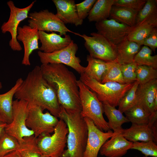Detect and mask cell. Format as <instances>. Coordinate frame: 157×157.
I'll return each mask as SVG.
<instances>
[{"mask_svg": "<svg viewBox=\"0 0 157 157\" xmlns=\"http://www.w3.org/2000/svg\"><path fill=\"white\" fill-rule=\"evenodd\" d=\"M5 122L7 123L5 118L0 112V122Z\"/></svg>", "mask_w": 157, "mask_h": 157, "instance_id": "43", "label": "cell"}, {"mask_svg": "<svg viewBox=\"0 0 157 157\" xmlns=\"http://www.w3.org/2000/svg\"><path fill=\"white\" fill-rule=\"evenodd\" d=\"M23 80L21 78H18L10 90L4 94H0V112L7 124L12 120L13 97Z\"/></svg>", "mask_w": 157, "mask_h": 157, "instance_id": "23", "label": "cell"}, {"mask_svg": "<svg viewBox=\"0 0 157 157\" xmlns=\"http://www.w3.org/2000/svg\"><path fill=\"white\" fill-rule=\"evenodd\" d=\"M90 35L91 36L85 34L78 35L84 40V46L89 55L106 62L115 60L117 58L115 47L97 32H93Z\"/></svg>", "mask_w": 157, "mask_h": 157, "instance_id": "10", "label": "cell"}, {"mask_svg": "<svg viewBox=\"0 0 157 157\" xmlns=\"http://www.w3.org/2000/svg\"><path fill=\"white\" fill-rule=\"evenodd\" d=\"M138 65L135 62L120 65V68L125 83H130L136 80Z\"/></svg>", "mask_w": 157, "mask_h": 157, "instance_id": "37", "label": "cell"}, {"mask_svg": "<svg viewBox=\"0 0 157 157\" xmlns=\"http://www.w3.org/2000/svg\"><path fill=\"white\" fill-rule=\"evenodd\" d=\"M28 105V103L23 100L13 101L12 120L4 129L6 133L15 138L19 144L24 138L34 135L26 125Z\"/></svg>", "mask_w": 157, "mask_h": 157, "instance_id": "9", "label": "cell"}, {"mask_svg": "<svg viewBox=\"0 0 157 157\" xmlns=\"http://www.w3.org/2000/svg\"><path fill=\"white\" fill-rule=\"evenodd\" d=\"M97 33L104 37L114 47L125 40L134 27L112 19L96 22Z\"/></svg>", "mask_w": 157, "mask_h": 157, "instance_id": "13", "label": "cell"}, {"mask_svg": "<svg viewBox=\"0 0 157 157\" xmlns=\"http://www.w3.org/2000/svg\"><path fill=\"white\" fill-rule=\"evenodd\" d=\"M19 145L18 140L15 138L4 131L0 138V157L17 151Z\"/></svg>", "mask_w": 157, "mask_h": 157, "instance_id": "34", "label": "cell"}, {"mask_svg": "<svg viewBox=\"0 0 157 157\" xmlns=\"http://www.w3.org/2000/svg\"><path fill=\"white\" fill-rule=\"evenodd\" d=\"M157 121L146 125L132 124L129 128L123 129L122 133L128 141L133 142L149 141L157 142Z\"/></svg>", "mask_w": 157, "mask_h": 157, "instance_id": "15", "label": "cell"}, {"mask_svg": "<svg viewBox=\"0 0 157 157\" xmlns=\"http://www.w3.org/2000/svg\"><path fill=\"white\" fill-rule=\"evenodd\" d=\"M14 97L16 99L47 109L52 115L59 117L61 107L56 93L44 78L38 66L28 73Z\"/></svg>", "mask_w": 157, "mask_h": 157, "instance_id": "2", "label": "cell"}, {"mask_svg": "<svg viewBox=\"0 0 157 157\" xmlns=\"http://www.w3.org/2000/svg\"><path fill=\"white\" fill-rule=\"evenodd\" d=\"M143 45L148 47L152 51H155L157 47L156 27H154L152 32L145 39Z\"/></svg>", "mask_w": 157, "mask_h": 157, "instance_id": "40", "label": "cell"}, {"mask_svg": "<svg viewBox=\"0 0 157 157\" xmlns=\"http://www.w3.org/2000/svg\"><path fill=\"white\" fill-rule=\"evenodd\" d=\"M38 31L36 28H31L25 25L18 27L17 39L22 42L24 49V55L22 64L26 66L30 65L29 57L33 51L39 49Z\"/></svg>", "mask_w": 157, "mask_h": 157, "instance_id": "16", "label": "cell"}, {"mask_svg": "<svg viewBox=\"0 0 157 157\" xmlns=\"http://www.w3.org/2000/svg\"><path fill=\"white\" fill-rule=\"evenodd\" d=\"M124 113L129 122H131L132 124L137 125L149 124L151 121L153 116L156 114L151 115L139 105L134 106Z\"/></svg>", "mask_w": 157, "mask_h": 157, "instance_id": "28", "label": "cell"}, {"mask_svg": "<svg viewBox=\"0 0 157 157\" xmlns=\"http://www.w3.org/2000/svg\"><path fill=\"white\" fill-rule=\"evenodd\" d=\"M22 157H40L42 156L38 146L37 138L34 135L24 138L17 150Z\"/></svg>", "mask_w": 157, "mask_h": 157, "instance_id": "29", "label": "cell"}, {"mask_svg": "<svg viewBox=\"0 0 157 157\" xmlns=\"http://www.w3.org/2000/svg\"><path fill=\"white\" fill-rule=\"evenodd\" d=\"M59 118L63 120L68 128L67 144L60 157H83L88 135L87 126L81 113H69L60 106Z\"/></svg>", "mask_w": 157, "mask_h": 157, "instance_id": "3", "label": "cell"}, {"mask_svg": "<svg viewBox=\"0 0 157 157\" xmlns=\"http://www.w3.org/2000/svg\"><path fill=\"white\" fill-rule=\"evenodd\" d=\"M103 112L108 119V122L110 130L114 132L122 130V126L124 123L129 122L126 117L121 111L106 102H102Z\"/></svg>", "mask_w": 157, "mask_h": 157, "instance_id": "25", "label": "cell"}, {"mask_svg": "<svg viewBox=\"0 0 157 157\" xmlns=\"http://www.w3.org/2000/svg\"><path fill=\"white\" fill-rule=\"evenodd\" d=\"M36 1H33L29 5L23 8L16 6L14 2L11 0L7 4L10 9V14L8 21L4 22L1 27L2 33H5L9 32L11 35L9 45L12 49L19 51L22 48L17 39V29L21 22L28 17L29 12Z\"/></svg>", "mask_w": 157, "mask_h": 157, "instance_id": "12", "label": "cell"}, {"mask_svg": "<svg viewBox=\"0 0 157 157\" xmlns=\"http://www.w3.org/2000/svg\"><path fill=\"white\" fill-rule=\"evenodd\" d=\"M146 2V0H115L113 5L125 8L138 13Z\"/></svg>", "mask_w": 157, "mask_h": 157, "instance_id": "38", "label": "cell"}, {"mask_svg": "<svg viewBox=\"0 0 157 157\" xmlns=\"http://www.w3.org/2000/svg\"><path fill=\"white\" fill-rule=\"evenodd\" d=\"M143 157H148V156H143Z\"/></svg>", "mask_w": 157, "mask_h": 157, "instance_id": "46", "label": "cell"}, {"mask_svg": "<svg viewBox=\"0 0 157 157\" xmlns=\"http://www.w3.org/2000/svg\"><path fill=\"white\" fill-rule=\"evenodd\" d=\"M155 27L148 24H142L135 27L127 36L129 41L143 45L144 40Z\"/></svg>", "mask_w": 157, "mask_h": 157, "instance_id": "32", "label": "cell"}, {"mask_svg": "<svg viewBox=\"0 0 157 157\" xmlns=\"http://www.w3.org/2000/svg\"><path fill=\"white\" fill-rule=\"evenodd\" d=\"M107 69L102 77L101 83L113 82L125 84L121 70V65L115 60L107 62Z\"/></svg>", "mask_w": 157, "mask_h": 157, "instance_id": "30", "label": "cell"}, {"mask_svg": "<svg viewBox=\"0 0 157 157\" xmlns=\"http://www.w3.org/2000/svg\"><path fill=\"white\" fill-rule=\"evenodd\" d=\"M157 78V69L145 65H138L136 80L138 82L139 84H143Z\"/></svg>", "mask_w": 157, "mask_h": 157, "instance_id": "35", "label": "cell"}, {"mask_svg": "<svg viewBox=\"0 0 157 157\" xmlns=\"http://www.w3.org/2000/svg\"><path fill=\"white\" fill-rule=\"evenodd\" d=\"M81 106V115L83 118L91 119L100 130L105 132L111 131L108 123L103 115V104L96 94L80 79L77 80Z\"/></svg>", "mask_w": 157, "mask_h": 157, "instance_id": "5", "label": "cell"}, {"mask_svg": "<svg viewBox=\"0 0 157 157\" xmlns=\"http://www.w3.org/2000/svg\"><path fill=\"white\" fill-rule=\"evenodd\" d=\"M115 0H97L88 16L90 22H97L106 19L109 17Z\"/></svg>", "mask_w": 157, "mask_h": 157, "instance_id": "24", "label": "cell"}, {"mask_svg": "<svg viewBox=\"0 0 157 157\" xmlns=\"http://www.w3.org/2000/svg\"><path fill=\"white\" fill-rule=\"evenodd\" d=\"M44 110L39 106L28 104L26 125L36 138L43 134L53 133L59 120L49 112L43 113Z\"/></svg>", "mask_w": 157, "mask_h": 157, "instance_id": "7", "label": "cell"}, {"mask_svg": "<svg viewBox=\"0 0 157 157\" xmlns=\"http://www.w3.org/2000/svg\"><path fill=\"white\" fill-rule=\"evenodd\" d=\"M86 60L88 64L85 67L83 73L101 83L102 77L107 69V62L94 58L89 55H87Z\"/></svg>", "mask_w": 157, "mask_h": 157, "instance_id": "27", "label": "cell"}, {"mask_svg": "<svg viewBox=\"0 0 157 157\" xmlns=\"http://www.w3.org/2000/svg\"><path fill=\"white\" fill-rule=\"evenodd\" d=\"M137 157V156H135V157Z\"/></svg>", "mask_w": 157, "mask_h": 157, "instance_id": "47", "label": "cell"}, {"mask_svg": "<svg viewBox=\"0 0 157 157\" xmlns=\"http://www.w3.org/2000/svg\"><path fill=\"white\" fill-rule=\"evenodd\" d=\"M43 76L54 89L60 105L69 113L81 111L79 88L75 76L63 64H42Z\"/></svg>", "mask_w": 157, "mask_h": 157, "instance_id": "1", "label": "cell"}, {"mask_svg": "<svg viewBox=\"0 0 157 157\" xmlns=\"http://www.w3.org/2000/svg\"><path fill=\"white\" fill-rule=\"evenodd\" d=\"M87 124L88 135L83 157H98L99 150L104 143L115 134L110 131L104 132L99 130L90 119L84 118Z\"/></svg>", "mask_w": 157, "mask_h": 157, "instance_id": "14", "label": "cell"}, {"mask_svg": "<svg viewBox=\"0 0 157 157\" xmlns=\"http://www.w3.org/2000/svg\"><path fill=\"white\" fill-rule=\"evenodd\" d=\"M141 46L129 40L127 38L115 47L117 58L115 60L120 65L134 62V59Z\"/></svg>", "mask_w": 157, "mask_h": 157, "instance_id": "21", "label": "cell"}, {"mask_svg": "<svg viewBox=\"0 0 157 157\" xmlns=\"http://www.w3.org/2000/svg\"><path fill=\"white\" fill-rule=\"evenodd\" d=\"M77 45L72 40L70 44L60 50L51 53H45L39 50L38 55L42 64L60 63L73 68L80 74L83 73L85 67L80 64L79 58L76 56Z\"/></svg>", "mask_w": 157, "mask_h": 157, "instance_id": "8", "label": "cell"}, {"mask_svg": "<svg viewBox=\"0 0 157 157\" xmlns=\"http://www.w3.org/2000/svg\"><path fill=\"white\" fill-rule=\"evenodd\" d=\"M7 124L5 122H0V138Z\"/></svg>", "mask_w": 157, "mask_h": 157, "instance_id": "42", "label": "cell"}, {"mask_svg": "<svg viewBox=\"0 0 157 157\" xmlns=\"http://www.w3.org/2000/svg\"><path fill=\"white\" fill-rule=\"evenodd\" d=\"M79 79L96 94L100 101L106 102L115 107L118 106L121 99L134 83L122 84L108 82L102 83L84 73L80 74Z\"/></svg>", "mask_w": 157, "mask_h": 157, "instance_id": "4", "label": "cell"}, {"mask_svg": "<svg viewBox=\"0 0 157 157\" xmlns=\"http://www.w3.org/2000/svg\"><path fill=\"white\" fill-rule=\"evenodd\" d=\"M28 15V25L36 28L38 31L58 32L61 36L65 35L67 32L78 34L69 29L56 14L48 10L35 11L29 13Z\"/></svg>", "mask_w": 157, "mask_h": 157, "instance_id": "11", "label": "cell"}, {"mask_svg": "<svg viewBox=\"0 0 157 157\" xmlns=\"http://www.w3.org/2000/svg\"><path fill=\"white\" fill-rule=\"evenodd\" d=\"M57 10V16L65 24H71L77 26L83 20L79 17L74 0H52Z\"/></svg>", "mask_w": 157, "mask_h": 157, "instance_id": "20", "label": "cell"}, {"mask_svg": "<svg viewBox=\"0 0 157 157\" xmlns=\"http://www.w3.org/2000/svg\"><path fill=\"white\" fill-rule=\"evenodd\" d=\"M2 157H22L17 151H15L7 154Z\"/></svg>", "mask_w": 157, "mask_h": 157, "instance_id": "41", "label": "cell"}, {"mask_svg": "<svg viewBox=\"0 0 157 157\" xmlns=\"http://www.w3.org/2000/svg\"><path fill=\"white\" fill-rule=\"evenodd\" d=\"M157 96V79L145 84H139L136 92L137 105L141 106L151 115L157 113L154 101Z\"/></svg>", "mask_w": 157, "mask_h": 157, "instance_id": "18", "label": "cell"}, {"mask_svg": "<svg viewBox=\"0 0 157 157\" xmlns=\"http://www.w3.org/2000/svg\"><path fill=\"white\" fill-rule=\"evenodd\" d=\"M68 132L66 124L60 119L52 135L43 134L37 138V144L42 156L60 157L67 144Z\"/></svg>", "mask_w": 157, "mask_h": 157, "instance_id": "6", "label": "cell"}, {"mask_svg": "<svg viewBox=\"0 0 157 157\" xmlns=\"http://www.w3.org/2000/svg\"><path fill=\"white\" fill-rule=\"evenodd\" d=\"M131 149L138 150L146 156L157 157V145L152 141L133 142Z\"/></svg>", "mask_w": 157, "mask_h": 157, "instance_id": "36", "label": "cell"}, {"mask_svg": "<svg viewBox=\"0 0 157 157\" xmlns=\"http://www.w3.org/2000/svg\"><path fill=\"white\" fill-rule=\"evenodd\" d=\"M2 88V84L1 82L0 81V89H1Z\"/></svg>", "mask_w": 157, "mask_h": 157, "instance_id": "44", "label": "cell"}, {"mask_svg": "<svg viewBox=\"0 0 157 157\" xmlns=\"http://www.w3.org/2000/svg\"><path fill=\"white\" fill-rule=\"evenodd\" d=\"M145 24L157 27V0H147L144 6L138 13L135 27Z\"/></svg>", "mask_w": 157, "mask_h": 157, "instance_id": "22", "label": "cell"}, {"mask_svg": "<svg viewBox=\"0 0 157 157\" xmlns=\"http://www.w3.org/2000/svg\"><path fill=\"white\" fill-rule=\"evenodd\" d=\"M139 84L137 81H135L132 87L121 99L118 109L122 113L137 105L136 92Z\"/></svg>", "mask_w": 157, "mask_h": 157, "instance_id": "33", "label": "cell"}, {"mask_svg": "<svg viewBox=\"0 0 157 157\" xmlns=\"http://www.w3.org/2000/svg\"><path fill=\"white\" fill-rule=\"evenodd\" d=\"M137 14L138 13L128 8L113 5L109 17L119 22L134 27Z\"/></svg>", "mask_w": 157, "mask_h": 157, "instance_id": "26", "label": "cell"}, {"mask_svg": "<svg viewBox=\"0 0 157 157\" xmlns=\"http://www.w3.org/2000/svg\"><path fill=\"white\" fill-rule=\"evenodd\" d=\"M40 157H45V156H41Z\"/></svg>", "mask_w": 157, "mask_h": 157, "instance_id": "45", "label": "cell"}, {"mask_svg": "<svg viewBox=\"0 0 157 157\" xmlns=\"http://www.w3.org/2000/svg\"><path fill=\"white\" fill-rule=\"evenodd\" d=\"M96 1V0H85L76 4L77 12L80 18L83 20L88 17Z\"/></svg>", "mask_w": 157, "mask_h": 157, "instance_id": "39", "label": "cell"}, {"mask_svg": "<svg viewBox=\"0 0 157 157\" xmlns=\"http://www.w3.org/2000/svg\"><path fill=\"white\" fill-rule=\"evenodd\" d=\"M39 39L41 44L40 51L45 53H51L63 49L69 45L72 40L70 35H66L62 37L54 32L47 33L38 31Z\"/></svg>", "mask_w": 157, "mask_h": 157, "instance_id": "19", "label": "cell"}, {"mask_svg": "<svg viewBox=\"0 0 157 157\" xmlns=\"http://www.w3.org/2000/svg\"><path fill=\"white\" fill-rule=\"evenodd\" d=\"M152 50L148 47L143 46L136 54L134 62L138 65H145L157 69V55L152 56Z\"/></svg>", "mask_w": 157, "mask_h": 157, "instance_id": "31", "label": "cell"}, {"mask_svg": "<svg viewBox=\"0 0 157 157\" xmlns=\"http://www.w3.org/2000/svg\"><path fill=\"white\" fill-rule=\"evenodd\" d=\"M122 130L115 132L114 135L104 143L99 151L101 155L106 157H122L131 149L133 142L124 137Z\"/></svg>", "mask_w": 157, "mask_h": 157, "instance_id": "17", "label": "cell"}]
</instances>
